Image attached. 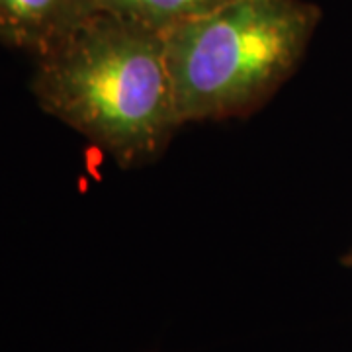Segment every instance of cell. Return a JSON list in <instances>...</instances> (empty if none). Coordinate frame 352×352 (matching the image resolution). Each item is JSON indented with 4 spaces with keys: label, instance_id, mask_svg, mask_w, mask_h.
Instances as JSON below:
<instances>
[{
    "label": "cell",
    "instance_id": "6da1fadb",
    "mask_svg": "<svg viewBox=\"0 0 352 352\" xmlns=\"http://www.w3.org/2000/svg\"><path fill=\"white\" fill-rule=\"evenodd\" d=\"M32 92L122 166L153 161L180 127L164 34L113 14L96 12L38 57Z\"/></svg>",
    "mask_w": 352,
    "mask_h": 352
},
{
    "label": "cell",
    "instance_id": "7a4b0ae2",
    "mask_svg": "<svg viewBox=\"0 0 352 352\" xmlns=\"http://www.w3.org/2000/svg\"><path fill=\"white\" fill-rule=\"evenodd\" d=\"M319 18L307 0H231L164 32L180 126L256 108L298 69Z\"/></svg>",
    "mask_w": 352,
    "mask_h": 352
},
{
    "label": "cell",
    "instance_id": "3957f363",
    "mask_svg": "<svg viewBox=\"0 0 352 352\" xmlns=\"http://www.w3.org/2000/svg\"><path fill=\"white\" fill-rule=\"evenodd\" d=\"M96 12V0H0V41L38 59Z\"/></svg>",
    "mask_w": 352,
    "mask_h": 352
},
{
    "label": "cell",
    "instance_id": "277c9868",
    "mask_svg": "<svg viewBox=\"0 0 352 352\" xmlns=\"http://www.w3.org/2000/svg\"><path fill=\"white\" fill-rule=\"evenodd\" d=\"M231 0H96L98 12L113 14L157 32H168Z\"/></svg>",
    "mask_w": 352,
    "mask_h": 352
},
{
    "label": "cell",
    "instance_id": "5b68a950",
    "mask_svg": "<svg viewBox=\"0 0 352 352\" xmlns=\"http://www.w3.org/2000/svg\"><path fill=\"white\" fill-rule=\"evenodd\" d=\"M340 263L344 264V266H349V268H352V251L346 252L344 256H342V261Z\"/></svg>",
    "mask_w": 352,
    "mask_h": 352
}]
</instances>
